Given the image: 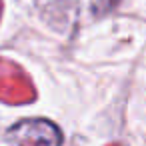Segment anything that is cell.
<instances>
[{
    "instance_id": "obj_1",
    "label": "cell",
    "mask_w": 146,
    "mask_h": 146,
    "mask_svg": "<svg viewBox=\"0 0 146 146\" xmlns=\"http://www.w3.org/2000/svg\"><path fill=\"white\" fill-rule=\"evenodd\" d=\"M10 132H12V138H16L22 144H32V146H60L62 144L60 128L46 118L22 120Z\"/></svg>"
}]
</instances>
